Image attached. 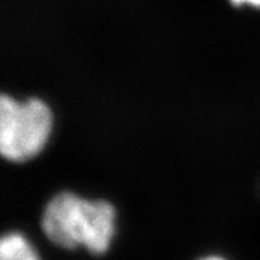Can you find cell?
Listing matches in <instances>:
<instances>
[{
  "label": "cell",
  "instance_id": "6da1fadb",
  "mask_svg": "<svg viewBox=\"0 0 260 260\" xmlns=\"http://www.w3.org/2000/svg\"><path fill=\"white\" fill-rule=\"evenodd\" d=\"M116 212L105 201H85L61 192L48 203L41 226L48 239L61 248L85 247L93 255L109 248L114 235Z\"/></svg>",
  "mask_w": 260,
  "mask_h": 260
},
{
  "label": "cell",
  "instance_id": "7a4b0ae2",
  "mask_svg": "<svg viewBox=\"0 0 260 260\" xmlns=\"http://www.w3.org/2000/svg\"><path fill=\"white\" fill-rule=\"evenodd\" d=\"M52 127L51 110L43 101L31 99L17 103L0 100V150L10 161H27L40 153Z\"/></svg>",
  "mask_w": 260,
  "mask_h": 260
},
{
  "label": "cell",
  "instance_id": "3957f363",
  "mask_svg": "<svg viewBox=\"0 0 260 260\" xmlns=\"http://www.w3.org/2000/svg\"><path fill=\"white\" fill-rule=\"evenodd\" d=\"M0 260H40V257L21 234L10 233L0 242Z\"/></svg>",
  "mask_w": 260,
  "mask_h": 260
},
{
  "label": "cell",
  "instance_id": "277c9868",
  "mask_svg": "<svg viewBox=\"0 0 260 260\" xmlns=\"http://www.w3.org/2000/svg\"><path fill=\"white\" fill-rule=\"evenodd\" d=\"M233 3L235 4H251V6H256V7H260V0H233Z\"/></svg>",
  "mask_w": 260,
  "mask_h": 260
},
{
  "label": "cell",
  "instance_id": "5b68a950",
  "mask_svg": "<svg viewBox=\"0 0 260 260\" xmlns=\"http://www.w3.org/2000/svg\"><path fill=\"white\" fill-rule=\"evenodd\" d=\"M201 260H226V259H223V257H219V256H207V257H203V259Z\"/></svg>",
  "mask_w": 260,
  "mask_h": 260
}]
</instances>
